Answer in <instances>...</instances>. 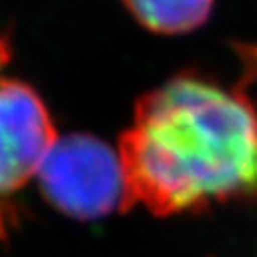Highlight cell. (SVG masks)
Segmentation results:
<instances>
[{
	"instance_id": "obj_1",
	"label": "cell",
	"mask_w": 257,
	"mask_h": 257,
	"mask_svg": "<svg viewBox=\"0 0 257 257\" xmlns=\"http://www.w3.org/2000/svg\"><path fill=\"white\" fill-rule=\"evenodd\" d=\"M117 150L132 203L156 215L257 199V105L241 87L197 73L164 81Z\"/></svg>"
},
{
	"instance_id": "obj_2",
	"label": "cell",
	"mask_w": 257,
	"mask_h": 257,
	"mask_svg": "<svg viewBox=\"0 0 257 257\" xmlns=\"http://www.w3.org/2000/svg\"><path fill=\"white\" fill-rule=\"evenodd\" d=\"M37 178L49 205L73 219L93 221L132 205L119 150L89 134L57 138Z\"/></svg>"
},
{
	"instance_id": "obj_3",
	"label": "cell",
	"mask_w": 257,
	"mask_h": 257,
	"mask_svg": "<svg viewBox=\"0 0 257 257\" xmlns=\"http://www.w3.org/2000/svg\"><path fill=\"white\" fill-rule=\"evenodd\" d=\"M57 138L41 95L19 79L0 75V197L37 176Z\"/></svg>"
},
{
	"instance_id": "obj_4",
	"label": "cell",
	"mask_w": 257,
	"mask_h": 257,
	"mask_svg": "<svg viewBox=\"0 0 257 257\" xmlns=\"http://www.w3.org/2000/svg\"><path fill=\"white\" fill-rule=\"evenodd\" d=\"M130 13L148 29L162 35L195 31L211 15L213 0H123Z\"/></svg>"
}]
</instances>
